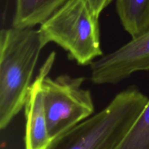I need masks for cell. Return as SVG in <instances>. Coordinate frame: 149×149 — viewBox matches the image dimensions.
Listing matches in <instances>:
<instances>
[{
	"instance_id": "8992f818",
	"label": "cell",
	"mask_w": 149,
	"mask_h": 149,
	"mask_svg": "<svg viewBox=\"0 0 149 149\" xmlns=\"http://www.w3.org/2000/svg\"><path fill=\"white\" fill-rule=\"evenodd\" d=\"M56 58L52 52L39 68L36 78L32 82L25 103L26 116V149H47L52 142L47 123L44 104L42 84L50 73Z\"/></svg>"
},
{
	"instance_id": "6da1fadb",
	"label": "cell",
	"mask_w": 149,
	"mask_h": 149,
	"mask_svg": "<svg viewBox=\"0 0 149 149\" xmlns=\"http://www.w3.org/2000/svg\"><path fill=\"white\" fill-rule=\"evenodd\" d=\"M45 46L39 29L12 26L1 31V130L7 128L25 106L35 67Z\"/></svg>"
},
{
	"instance_id": "277c9868",
	"label": "cell",
	"mask_w": 149,
	"mask_h": 149,
	"mask_svg": "<svg viewBox=\"0 0 149 149\" xmlns=\"http://www.w3.org/2000/svg\"><path fill=\"white\" fill-rule=\"evenodd\" d=\"M84 77L62 74L47 77L42 84L47 129L52 140L62 135L94 113L93 96L81 87Z\"/></svg>"
},
{
	"instance_id": "7a4b0ae2",
	"label": "cell",
	"mask_w": 149,
	"mask_h": 149,
	"mask_svg": "<svg viewBox=\"0 0 149 149\" xmlns=\"http://www.w3.org/2000/svg\"><path fill=\"white\" fill-rule=\"evenodd\" d=\"M148 100L139 89L130 87L100 112L52 140L47 149H115Z\"/></svg>"
},
{
	"instance_id": "3957f363",
	"label": "cell",
	"mask_w": 149,
	"mask_h": 149,
	"mask_svg": "<svg viewBox=\"0 0 149 149\" xmlns=\"http://www.w3.org/2000/svg\"><path fill=\"white\" fill-rule=\"evenodd\" d=\"M39 31L46 45L55 43L78 65H90L103 55L99 17L86 0H68L40 25Z\"/></svg>"
},
{
	"instance_id": "52a82bcc",
	"label": "cell",
	"mask_w": 149,
	"mask_h": 149,
	"mask_svg": "<svg viewBox=\"0 0 149 149\" xmlns=\"http://www.w3.org/2000/svg\"><path fill=\"white\" fill-rule=\"evenodd\" d=\"M68 0H15L13 26L33 28L41 25Z\"/></svg>"
},
{
	"instance_id": "5b68a950",
	"label": "cell",
	"mask_w": 149,
	"mask_h": 149,
	"mask_svg": "<svg viewBox=\"0 0 149 149\" xmlns=\"http://www.w3.org/2000/svg\"><path fill=\"white\" fill-rule=\"evenodd\" d=\"M94 84H115L138 71L149 70V28L116 50L90 64Z\"/></svg>"
},
{
	"instance_id": "30bf717a",
	"label": "cell",
	"mask_w": 149,
	"mask_h": 149,
	"mask_svg": "<svg viewBox=\"0 0 149 149\" xmlns=\"http://www.w3.org/2000/svg\"><path fill=\"white\" fill-rule=\"evenodd\" d=\"M113 0H86L92 11L100 17L102 12L113 1Z\"/></svg>"
},
{
	"instance_id": "9c48e42d",
	"label": "cell",
	"mask_w": 149,
	"mask_h": 149,
	"mask_svg": "<svg viewBox=\"0 0 149 149\" xmlns=\"http://www.w3.org/2000/svg\"><path fill=\"white\" fill-rule=\"evenodd\" d=\"M115 149H149V99Z\"/></svg>"
},
{
	"instance_id": "ba28073f",
	"label": "cell",
	"mask_w": 149,
	"mask_h": 149,
	"mask_svg": "<svg viewBox=\"0 0 149 149\" xmlns=\"http://www.w3.org/2000/svg\"><path fill=\"white\" fill-rule=\"evenodd\" d=\"M116 9L124 29L132 38L149 28V0H116Z\"/></svg>"
}]
</instances>
